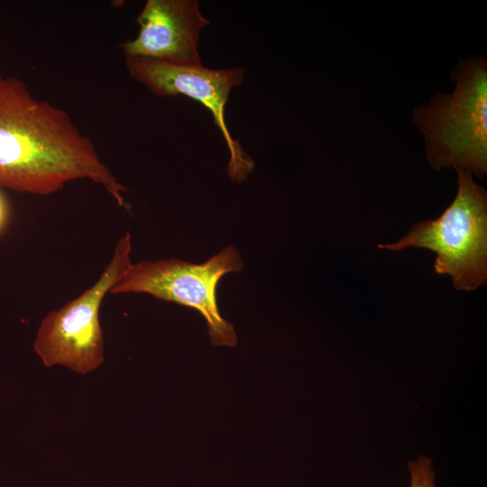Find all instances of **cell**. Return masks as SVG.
<instances>
[{"label": "cell", "mask_w": 487, "mask_h": 487, "mask_svg": "<svg viewBox=\"0 0 487 487\" xmlns=\"http://www.w3.org/2000/svg\"><path fill=\"white\" fill-rule=\"evenodd\" d=\"M79 179L100 185L131 214L127 188L69 114L0 73V187L46 196Z\"/></svg>", "instance_id": "cell-1"}, {"label": "cell", "mask_w": 487, "mask_h": 487, "mask_svg": "<svg viewBox=\"0 0 487 487\" xmlns=\"http://www.w3.org/2000/svg\"><path fill=\"white\" fill-rule=\"evenodd\" d=\"M455 88L414 110L426 155L435 170L453 166L482 178L487 172V63L482 56L460 61Z\"/></svg>", "instance_id": "cell-2"}, {"label": "cell", "mask_w": 487, "mask_h": 487, "mask_svg": "<svg viewBox=\"0 0 487 487\" xmlns=\"http://www.w3.org/2000/svg\"><path fill=\"white\" fill-rule=\"evenodd\" d=\"M455 170L457 193L442 215L415 224L400 241L378 244V248L430 250L436 253L434 271L450 275L456 289L468 291L487 280V195L472 173Z\"/></svg>", "instance_id": "cell-3"}, {"label": "cell", "mask_w": 487, "mask_h": 487, "mask_svg": "<svg viewBox=\"0 0 487 487\" xmlns=\"http://www.w3.org/2000/svg\"><path fill=\"white\" fill-rule=\"evenodd\" d=\"M244 268L238 250L228 245L203 263L176 258L132 263L110 293H145L197 309L204 317L214 345L234 346L237 335L220 314L216 287L222 277Z\"/></svg>", "instance_id": "cell-4"}, {"label": "cell", "mask_w": 487, "mask_h": 487, "mask_svg": "<svg viewBox=\"0 0 487 487\" xmlns=\"http://www.w3.org/2000/svg\"><path fill=\"white\" fill-rule=\"evenodd\" d=\"M131 251L132 237L127 231L116 243L98 280L41 320L33 348L45 366L63 365L87 374L104 362L99 309L105 296L131 266Z\"/></svg>", "instance_id": "cell-5"}, {"label": "cell", "mask_w": 487, "mask_h": 487, "mask_svg": "<svg viewBox=\"0 0 487 487\" xmlns=\"http://www.w3.org/2000/svg\"><path fill=\"white\" fill-rule=\"evenodd\" d=\"M125 58L130 75L154 94L161 96L185 95L211 112L230 153L229 178L235 183L245 180L253 171L254 162L231 136L225 117L230 91L242 83L244 69H211L202 65L180 66L145 58Z\"/></svg>", "instance_id": "cell-6"}, {"label": "cell", "mask_w": 487, "mask_h": 487, "mask_svg": "<svg viewBox=\"0 0 487 487\" xmlns=\"http://www.w3.org/2000/svg\"><path fill=\"white\" fill-rule=\"evenodd\" d=\"M133 40L120 44L125 57L156 60L180 66L202 65L199 32L209 24L196 0H148L136 20Z\"/></svg>", "instance_id": "cell-7"}, {"label": "cell", "mask_w": 487, "mask_h": 487, "mask_svg": "<svg viewBox=\"0 0 487 487\" xmlns=\"http://www.w3.org/2000/svg\"><path fill=\"white\" fill-rule=\"evenodd\" d=\"M408 470L409 487H436L431 458L421 455L414 461H409Z\"/></svg>", "instance_id": "cell-8"}, {"label": "cell", "mask_w": 487, "mask_h": 487, "mask_svg": "<svg viewBox=\"0 0 487 487\" xmlns=\"http://www.w3.org/2000/svg\"><path fill=\"white\" fill-rule=\"evenodd\" d=\"M6 205L5 203V200L3 197L0 194V230L3 228L5 220H6Z\"/></svg>", "instance_id": "cell-9"}]
</instances>
